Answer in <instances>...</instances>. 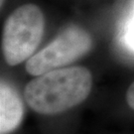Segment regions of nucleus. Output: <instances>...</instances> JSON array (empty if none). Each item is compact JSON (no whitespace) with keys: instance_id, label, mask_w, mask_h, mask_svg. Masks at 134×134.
<instances>
[{"instance_id":"obj_6","label":"nucleus","mask_w":134,"mask_h":134,"mask_svg":"<svg viewBox=\"0 0 134 134\" xmlns=\"http://www.w3.org/2000/svg\"><path fill=\"white\" fill-rule=\"evenodd\" d=\"M125 98H126V101H127L128 105L130 106V108H132L134 110V81L128 87Z\"/></svg>"},{"instance_id":"obj_1","label":"nucleus","mask_w":134,"mask_h":134,"mask_svg":"<svg viewBox=\"0 0 134 134\" xmlns=\"http://www.w3.org/2000/svg\"><path fill=\"white\" fill-rule=\"evenodd\" d=\"M92 77L83 67L56 69L40 75L25 87L29 106L41 114H57L80 104L91 93Z\"/></svg>"},{"instance_id":"obj_7","label":"nucleus","mask_w":134,"mask_h":134,"mask_svg":"<svg viewBox=\"0 0 134 134\" xmlns=\"http://www.w3.org/2000/svg\"><path fill=\"white\" fill-rule=\"evenodd\" d=\"M5 0H0V5H1V7L3 6V4H4Z\"/></svg>"},{"instance_id":"obj_2","label":"nucleus","mask_w":134,"mask_h":134,"mask_svg":"<svg viewBox=\"0 0 134 134\" xmlns=\"http://www.w3.org/2000/svg\"><path fill=\"white\" fill-rule=\"evenodd\" d=\"M45 17L40 7L24 4L8 16L3 29L2 49L5 61L17 66L29 60L42 40Z\"/></svg>"},{"instance_id":"obj_3","label":"nucleus","mask_w":134,"mask_h":134,"mask_svg":"<svg viewBox=\"0 0 134 134\" xmlns=\"http://www.w3.org/2000/svg\"><path fill=\"white\" fill-rule=\"evenodd\" d=\"M91 47L92 40L86 30L79 26H70L47 47L29 59L26 71L32 76H40L60 69L86 55Z\"/></svg>"},{"instance_id":"obj_5","label":"nucleus","mask_w":134,"mask_h":134,"mask_svg":"<svg viewBox=\"0 0 134 134\" xmlns=\"http://www.w3.org/2000/svg\"><path fill=\"white\" fill-rule=\"evenodd\" d=\"M125 39H126V42H127V45L129 46V48L134 51V19L132 20V22L130 23L129 27L126 31Z\"/></svg>"},{"instance_id":"obj_4","label":"nucleus","mask_w":134,"mask_h":134,"mask_svg":"<svg viewBox=\"0 0 134 134\" xmlns=\"http://www.w3.org/2000/svg\"><path fill=\"white\" fill-rule=\"evenodd\" d=\"M23 103L18 93L6 82L0 86V134H10L23 118Z\"/></svg>"}]
</instances>
